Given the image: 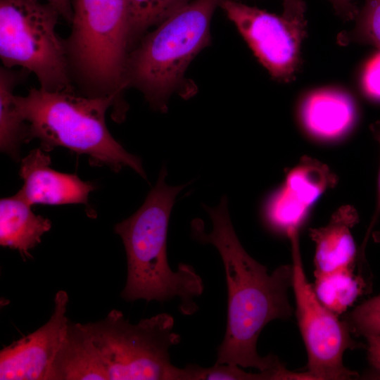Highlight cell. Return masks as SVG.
<instances>
[{"label":"cell","mask_w":380,"mask_h":380,"mask_svg":"<svg viewBox=\"0 0 380 380\" xmlns=\"http://www.w3.org/2000/svg\"><path fill=\"white\" fill-rule=\"evenodd\" d=\"M372 130L373 132V134L375 138L378 141L379 144V146H380V122L379 121L375 122L374 124L372 125ZM379 215H380V170H379V181H378V194H377V202H376V209L372 216V219L369 224V227L367 230V233L366 235V240H367L369 234L371 232V230L374 226L376 222L377 221Z\"/></svg>","instance_id":"obj_28"},{"label":"cell","mask_w":380,"mask_h":380,"mask_svg":"<svg viewBox=\"0 0 380 380\" xmlns=\"http://www.w3.org/2000/svg\"><path fill=\"white\" fill-rule=\"evenodd\" d=\"M313 290L319 301L336 315L344 312L362 294L364 281L354 274L353 267L314 272Z\"/></svg>","instance_id":"obj_16"},{"label":"cell","mask_w":380,"mask_h":380,"mask_svg":"<svg viewBox=\"0 0 380 380\" xmlns=\"http://www.w3.org/2000/svg\"><path fill=\"white\" fill-rule=\"evenodd\" d=\"M84 327L101 355L108 380H187L185 368L170 362L169 350L180 341L173 317L161 313L132 324L122 312Z\"/></svg>","instance_id":"obj_5"},{"label":"cell","mask_w":380,"mask_h":380,"mask_svg":"<svg viewBox=\"0 0 380 380\" xmlns=\"http://www.w3.org/2000/svg\"><path fill=\"white\" fill-rule=\"evenodd\" d=\"M166 176L163 167L142 205L114 227L123 241L127 261V282L121 296L128 301L163 302L178 298L179 310L189 315L198 309L194 299L201 295L203 284L191 266L180 264L176 272L169 266L168 222L176 197L185 185L170 186Z\"/></svg>","instance_id":"obj_2"},{"label":"cell","mask_w":380,"mask_h":380,"mask_svg":"<svg viewBox=\"0 0 380 380\" xmlns=\"http://www.w3.org/2000/svg\"><path fill=\"white\" fill-rule=\"evenodd\" d=\"M41 1V0H39ZM52 5L68 24L70 25L73 18L72 0H45Z\"/></svg>","instance_id":"obj_27"},{"label":"cell","mask_w":380,"mask_h":380,"mask_svg":"<svg viewBox=\"0 0 380 380\" xmlns=\"http://www.w3.org/2000/svg\"><path fill=\"white\" fill-rule=\"evenodd\" d=\"M39 0H0V58L3 65L34 74L41 89L77 91L56 27L60 17Z\"/></svg>","instance_id":"obj_6"},{"label":"cell","mask_w":380,"mask_h":380,"mask_svg":"<svg viewBox=\"0 0 380 380\" xmlns=\"http://www.w3.org/2000/svg\"><path fill=\"white\" fill-rule=\"evenodd\" d=\"M68 296L59 291L49 320L0 352L1 380H47L55 357L65 338L69 320L66 317Z\"/></svg>","instance_id":"obj_9"},{"label":"cell","mask_w":380,"mask_h":380,"mask_svg":"<svg viewBox=\"0 0 380 380\" xmlns=\"http://www.w3.org/2000/svg\"><path fill=\"white\" fill-rule=\"evenodd\" d=\"M282 16L306 33L305 4L303 0H282Z\"/></svg>","instance_id":"obj_24"},{"label":"cell","mask_w":380,"mask_h":380,"mask_svg":"<svg viewBox=\"0 0 380 380\" xmlns=\"http://www.w3.org/2000/svg\"><path fill=\"white\" fill-rule=\"evenodd\" d=\"M41 147L32 150L20 160L19 175L23 186L19 190L25 200L34 204H84L90 208L89 195L94 184L75 174L51 168V158Z\"/></svg>","instance_id":"obj_10"},{"label":"cell","mask_w":380,"mask_h":380,"mask_svg":"<svg viewBox=\"0 0 380 380\" xmlns=\"http://www.w3.org/2000/svg\"><path fill=\"white\" fill-rule=\"evenodd\" d=\"M362 84L369 97L380 101V50L367 63L362 74Z\"/></svg>","instance_id":"obj_23"},{"label":"cell","mask_w":380,"mask_h":380,"mask_svg":"<svg viewBox=\"0 0 380 380\" xmlns=\"http://www.w3.org/2000/svg\"><path fill=\"white\" fill-rule=\"evenodd\" d=\"M310 209L281 186L267 201L264 218L272 231L288 237L290 234L298 233Z\"/></svg>","instance_id":"obj_19"},{"label":"cell","mask_w":380,"mask_h":380,"mask_svg":"<svg viewBox=\"0 0 380 380\" xmlns=\"http://www.w3.org/2000/svg\"><path fill=\"white\" fill-rule=\"evenodd\" d=\"M366 339L368 361L375 373L380 377V336H372Z\"/></svg>","instance_id":"obj_25"},{"label":"cell","mask_w":380,"mask_h":380,"mask_svg":"<svg viewBox=\"0 0 380 380\" xmlns=\"http://www.w3.org/2000/svg\"><path fill=\"white\" fill-rule=\"evenodd\" d=\"M30 73L24 68H0V148L15 161L20 160L22 144L27 143V124L17 108L13 91Z\"/></svg>","instance_id":"obj_15"},{"label":"cell","mask_w":380,"mask_h":380,"mask_svg":"<svg viewBox=\"0 0 380 380\" xmlns=\"http://www.w3.org/2000/svg\"><path fill=\"white\" fill-rule=\"evenodd\" d=\"M333 6L336 13L345 20L355 18L358 11L353 4V0H328Z\"/></svg>","instance_id":"obj_26"},{"label":"cell","mask_w":380,"mask_h":380,"mask_svg":"<svg viewBox=\"0 0 380 380\" xmlns=\"http://www.w3.org/2000/svg\"><path fill=\"white\" fill-rule=\"evenodd\" d=\"M108 380L101 355L84 324L69 321L47 380Z\"/></svg>","instance_id":"obj_12"},{"label":"cell","mask_w":380,"mask_h":380,"mask_svg":"<svg viewBox=\"0 0 380 380\" xmlns=\"http://www.w3.org/2000/svg\"><path fill=\"white\" fill-rule=\"evenodd\" d=\"M212 230L205 232L201 220L192 221L191 235L219 251L225 270L228 291L227 325L217 348L215 364L253 367L259 372L278 373L285 367L277 356H260L257 341L271 321L287 319L292 315L288 292L293 284L292 265L278 267L268 274L266 267L253 259L241 244L232 226L226 196L215 208L205 206Z\"/></svg>","instance_id":"obj_1"},{"label":"cell","mask_w":380,"mask_h":380,"mask_svg":"<svg viewBox=\"0 0 380 380\" xmlns=\"http://www.w3.org/2000/svg\"><path fill=\"white\" fill-rule=\"evenodd\" d=\"M372 238L376 243H380V231L375 232L372 234Z\"/></svg>","instance_id":"obj_29"},{"label":"cell","mask_w":380,"mask_h":380,"mask_svg":"<svg viewBox=\"0 0 380 380\" xmlns=\"http://www.w3.org/2000/svg\"><path fill=\"white\" fill-rule=\"evenodd\" d=\"M18 191L0 201V244L18 250L23 258L41 241L51 227V221L35 215Z\"/></svg>","instance_id":"obj_14"},{"label":"cell","mask_w":380,"mask_h":380,"mask_svg":"<svg viewBox=\"0 0 380 380\" xmlns=\"http://www.w3.org/2000/svg\"><path fill=\"white\" fill-rule=\"evenodd\" d=\"M222 0H193L156 29L129 52L125 68L127 88H134L155 111L166 113L172 95L184 99L196 94L186 77L193 59L211 41L210 23Z\"/></svg>","instance_id":"obj_4"},{"label":"cell","mask_w":380,"mask_h":380,"mask_svg":"<svg viewBox=\"0 0 380 380\" xmlns=\"http://www.w3.org/2000/svg\"><path fill=\"white\" fill-rule=\"evenodd\" d=\"M191 0H125L129 52L153 26H158Z\"/></svg>","instance_id":"obj_17"},{"label":"cell","mask_w":380,"mask_h":380,"mask_svg":"<svg viewBox=\"0 0 380 380\" xmlns=\"http://www.w3.org/2000/svg\"><path fill=\"white\" fill-rule=\"evenodd\" d=\"M358 222L357 211L350 205L338 208L324 227L311 229L315 243V272H325L353 267L356 246L351 229Z\"/></svg>","instance_id":"obj_13"},{"label":"cell","mask_w":380,"mask_h":380,"mask_svg":"<svg viewBox=\"0 0 380 380\" xmlns=\"http://www.w3.org/2000/svg\"><path fill=\"white\" fill-rule=\"evenodd\" d=\"M346 322L356 336L365 338L380 336V295L357 306L348 315Z\"/></svg>","instance_id":"obj_22"},{"label":"cell","mask_w":380,"mask_h":380,"mask_svg":"<svg viewBox=\"0 0 380 380\" xmlns=\"http://www.w3.org/2000/svg\"><path fill=\"white\" fill-rule=\"evenodd\" d=\"M14 100L27 124V143L37 139L46 151L65 147L87 156L91 166H107L115 172L129 167L146 179L141 159L127 152L108 129L106 114L113 106V98L32 87L25 96L15 95Z\"/></svg>","instance_id":"obj_3"},{"label":"cell","mask_w":380,"mask_h":380,"mask_svg":"<svg viewBox=\"0 0 380 380\" xmlns=\"http://www.w3.org/2000/svg\"><path fill=\"white\" fill-rule=\"evenodd\" d=\"M184 368L188 380H275L271 372H246L239 366L231 364H215L206 368L190 365Z\"/></svg>","instance_id":"obj_21"},{"label":"cell","mask_w":380,"mask_h":380,"mask_svg":"<svg viewBox=\"0 0 380 380\" xmlns=\"http://www.w3.org/2000/svg\"><path fill=\"white\" fill-rule=\"evenodd\" d=\"M220 7L270 75L279 82L291 81L300 65L305 33L282 15L237 0H222Z\"/></svg>","instance_id":"obj_8"},{"label":"cell","mask_w":380,"mask_h":380,"mask_svg":"<svg viewBox=\"0 0 380 380\" xmlns=\"http://www.w3.org/2000/svg\"><path fill=\"white\" fill-rule=\"evenodd\" d=\"M335 184L336 177L326 165L304 158L286 174L282 186L297 200L311 208Z\"/></svg>","instance_id":"obj_18"},{"label":"cell","mask_w":380,"mask_h":380,"mask_svg":"<svg viewBox=\"0 0 380 380\" xmlns=\"http://www.w3.org/2000/svg\"><path fill=\"white\" fill-rule=\"evenodd\" d=\"M306 130L315 138L334 140L353 127L357 110L353 98L336 89H323L308 94L300 107Z\"/></svg>","instance_id":"obj_11"},{"label":"cell","mask_w":380,"mask_h":380,"mask_svg":"<svg viewBox=\"0 0 380 380\" xmlns=\"http://www.w3.org/2000/svg\"><path fill=\"white\" fill-rule=\"evenodd\" d=\"M354 29L338 35V42H359L373 45L380 50V0H365L357 12Z\"/></svg>","instance_id":"obj_20"},{"label":"cell","mask_w":380,"mask_h":380,"mask_svg":"<svg viewBox=\"0 0 380 380\" xmlns=\"http://www.w3.org/2000/svg\"><path fill=\"white\" fill-rule=\"evenodd\" d=\"M299 235L291 236L293 284L296 317L308 353V379L345 380L358 376L344 366L343 355L360 347L346 321L327 308L308 283L301 258Z\"/></svg>","instance_id":"obj_7"}]
</instances>
